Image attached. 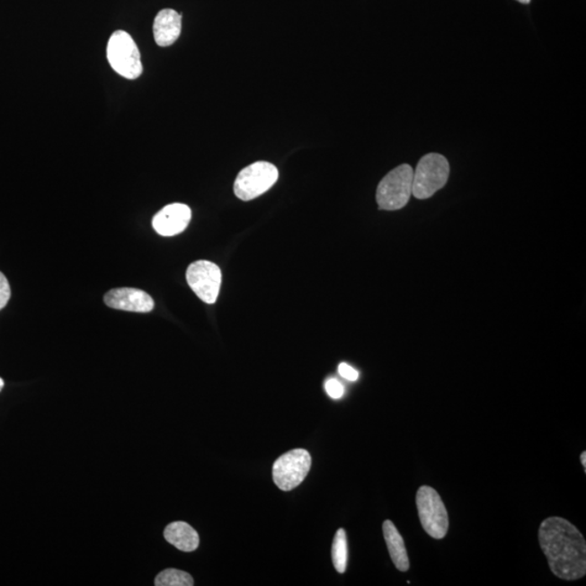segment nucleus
<instances>
[{"mask_svg": "<svg viewBox=\"0 0 586 586\" xmlns=\"http://www.w3.org/2000/svg\"><path fill=\"white\" fill-rule=\"evenodd\" d=\"M538 542L556 577L566 581L584 577L586 542L572 522L562 517L547 518L538 528Z\"/></svg>", "mask_w": 586, "mask_h": 586, "instance_id": "obj_1", "label": "nucleus"}, {"mask_svg": "<svg viewBox=\"0 0 586 586\" xmlns=\"http://www.w3.org/2000/svg\"><path fill=\"white\" fill-rule=\"evenodd\" d=\"M413 175L412 166L402 164L384 177L376 195L380 210L396 211L406 206L412 196Z\"/></svg>", "mask_w": 586, "mask_h": 586, "instance_id": "obj_2", "label": "nucleus"}, {"mask_svg": "<svg viewBox=\"0 0 586 586\" xmlns=\"http://www.w3.org/2000/svg\"><path fill=\"white\" fill-rule=\"evenodd\" d=\"M449 175V164L442 155L429 154L417 164L413 175L412 195L417 199L431 198L446 186Z\"/></svg>", "mask_w": 586, "mask_h": 586, "instance_id": "obj_3", "label": "nucleus"}, {"mask_svg": "<svg viewBox=\"0 0 586 586\" xmlns=\"http://www.w3.org/2000/svg\"><path fill=\"white\" fill-rule=\"evenodd\" d=\"M107 57L112 69L128 80H135L143 73L138 47L124 31H117L110 38Z\"/></svg>", "mask_w": 586, "mask_h": 586, "instance_id": "obj_4", "label": "nucleus"}, {"mask_svg": "<svg viewBox=\"0 0 586 586\" xmlns=\"http://www.w3.org/2000/svg\"><path fill=\"white\" fill-rule=\"evenodd\" d=\"M416 505L423 530L436 540L446 537L449 526L448 514L438 492L431 486H421L416 494Z\"/></svg>", "mask_w": 586, "mask_h": 586, "instance_id": "obj_5", "label": "nucleus"}, {"mask_svg": "<svg viewBox=\"0 0 586 586\" xmlns=\"http://www.w3.org/2000/svg\"><path fill=\"white\" fill-rule=\"evenodd\" d=\"M279 170L270 162H255L240 171L235 181V195L243 201L253 200L270 191L279 180Z\"/></svg>", "mask_w": 586, "mask_h": 586, "instance_id": "obj_6", "label": "nucleus"}, {"mask_svg": "<svg viewBox=\"0 0 586 586\" xmlns=\"http://www.w3.org/2000/svg\"><path fill=\"white\" fill-rule=\"evenodd\" d=\"M311 466V454L306 449H292L276 459L273 466L274 484L281 491L296 489L310 473Z\"/></svg>", "mask_w": 586, "mask_h": 586, "instance_id": "obj_7", "label": "nucleus"}, {"mask_svg": "<svg viewBox=\"0 0 586 586\" xmlns=\"http://www.w3.org/2000/svg\"><path fill=\"white\" fill-rule=\"evenodd\" d=\"M186 280L199 299L213 305L218 300L222 285V271L210 261L193 262L186 271Z\"/></svg>", "mask_w": 586, "mask_h": 586, "instance_id": "obj_8", "label": "nucleus"}, {"mask_svg": "<svg viewBox=\"0 0 586 586\" xmlns=\"http://www.w3.org/2000/svg\"><path fill=\"white\" fill-rule=\"evenodd\" d=\"M106 306L114 310L149 313L154 310L155 301L148 293L136 288H117L103 297Z\"/></svg>", "mask_w": 586, "mask_h": 586, "instance_id": "obj_9", "label": "nucleus"}, {"mask_svg": "<svg viewBox=\"0 0 586 586\" xmlns=\"http://www.w3.org/2000/svg\"><path fill=\"white\" fill-rule=\"evenodd\" d=\"M191 219L190 207L182 203H173L155 214L153 226L161 236L172 237L184 232Z\"/></svg>", "mask_w": 586, "mask_h": 586, "instance_id": "obj_10", "label": "nucleus"}, {"mask_svg": "<svg viewBox=\"0 0 586 586\" xmlns=\"http://www.w3.org/2000/svg\"><path fill=\"white\" fill-rule=\"evenodd\" d=\"M182 32V14L173 9H164L156 14L154 23L155 43L169 47L179 40Z\"/></svg>", "mask_w": 586, "mask_h": 586, "instance_id": "obj_11", "label": "nucleus"}, {"mask_svg": "<svg viewBox=\"0 0 586 586\" xmlns=\"http://www.w3.org/2000/svg\"><path fill=\"white\" fill-rule=\"evenodd\" d=\"M164 538L173 546L185 553L196 551L200 544L198 532L184 521L170 523L165 528Z\"/></svg>", "mask_w": 586, "mask_h": 586, "instance_id": "obj_12", "label": "nucleus"}, {"mask_svg": "<svg viewBox=\"0 0 586 586\" xmlns=\"http://www.w3.org/2000/svg\"><path fill=\"white\" fill-rule=\"evenodd\" d=\"M383 530L392 562L400 572H407L410 569V559H408L405 543L399 530L396 529L395 523L391 520L384 522Z\"/></svg>", "mask_w": 586, "mask_h": 586, "instance_id": "obj_13", "label": "nucleus"}, {"mask_svg": "<svg viewBox=\"0 0 586 586\" xmlns=\"http://www.w3.org/2000/svg\"><path fill=\"white\" fill-rule=\"evenodd\" d=\"M332 556L334 569L344 573L348 564V540L344 529H339L334 536Z\"/></svg>", "mask_w": 586, "mask_h": 586, "instance_id": "obj_14", "label": "nucleus"}, {"mask_svg": "<svg viewBox=\"0 0 586 586\" xmlns=\"http://www.w3.org/2000/svg\"><path fill=\"white\" fill-rule=\"evenodd\" d=\"M195 584L190 573L177 569H166L156 575L155 586H192Z\"/></svg>", "mask_w": 586, "mask_h": 586, "instance_id": "obj_15", "label": "nucleus"}, {"mask_svg": "<svg viewBox=\"0 0 586 586\" xmlns=\"http://www.w3.org/2000/svg\"><path fill=\"white\" fill-rule=\"evenodd\" d=\"M12 297V289H10L9 281L7 277L0 271V311L8 305Z\"/></svg>", "mask_w": 586, "mask_h": 586, "instance_id": "obj_16", "label": "nucleus"}, {"mask_svg": "<svg viewBox=\"0 0 586 586\" xmlns=\"http://www.w3.org/2000/svg\"><path fill=\"white\" fill-rule=\"evenodd\" d=\"M325 389L327 395L334 400L342 399L344 395L343 386L337 379H328L325 384Z\"/></svg>", "mask_w": 586, "mask_h": 586, "instance_id": "obj_17", "label": "nucleus"}, {"mask_svg": "<svg viewBox=\"0 0 586 586\" xmlns=\"http://www.w3.org/2000/svg\"><path fill=\"white\" fill-rule=\"evenodd\" d=\"M338 371L340 376L343 377L344 379L349 381H357L359 379V371L354 369L352 366H350L347 363L340 364Z\"/></svg>", "mask_w": 586, "mask_h": 586, "instance_id": "obj_18", "label": "nucleus"}, {"mask_svg": "<svg viewBox=\"0 0 586 586\" xmlns=\"http://www.w3.org/2000/svg\"><path fill=\"white\" fill-rule=\"evenodd\" d=\"M581 464H582L583 467L586 468V453L585 452L581 454Z\"/></svg>", "mask_w": 586, "mask_h": 586, "instance_id": "obj_19", "label": "nucleus"}, {"mask_svg": "<svg viewBox=\"0 0 586 586\" xmlns=\"http://www.w3.org/2000/svg\"><path fill=\"white\" fill-rule=\"evenodd\" d=\"M4 381L2 378H0V391L4 389Z\"/></svg>", "mask_w": 586, "mask_h": 586, "instance_id": "obj_20", "label": "nucleus"}, {"mask_svg": "<svg viewBox=\"0 0 586 586\" xmlns=\"http://www.w3.org/2000/svg\"><path fill=\"white\" fill-rule=\"evenodd\" d=\"M517 2L527 4H529L531 2V0H517Z\"/></svg>", "mask_w": 586, "mask_h": 586, "instance_id": "obj_21", "label": "nucleus"}]
</instances>
